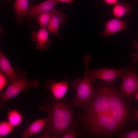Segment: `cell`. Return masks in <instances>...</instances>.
Masks as SVG:
<instances>
[{
  "label": "cell",
  "instance_id": "6da1fadb",
  "mask_svg": "<svg viewBox=\"0 0 138 138\" xmlns=\"http://www.w3.org/2000/svg\"><path fill=\"white\" fill-rule=\"evenodd\" d=\"M39 109L46 113L48 120L40 137L61 138L66 130L72 128L74 121L73 108L66 100L53 99Z\"/></svg>",
  "mask_w": 138,
  "mask_h": 138
},
{
  "label": "cell",
  "instance_id": "7a4b0ae2",
  "mask_svg": "<svg viewBox=\"0 0 138 138\" xmlns=\"http://www.w3.org/2000/svg\"><path fill=\"white\" fill-rule=\"evenodd\" d=\"M91 57V56L88 54L85 55L84 57L85 68L83 78L82 79L77 78L71 83V86L75 91L73 104L74 106L79 108H82L86 103L87 104L91 98L95 94L88 72V64Z\"/></svg>",
  "mask_w": 138,
  "mask_h": 138
},
{
  "label": "cell",
  "instance_id": "3957f363",
  "mask_svg": "<svg viewBox=\"0 0 138 138\" xmlns=\"http://www.w3.org/2000/svg\"><path fill=\"white\" fill-rule=\"evenodd\" d=\"M85 121L92 131L106 136L114 134L121 126L111 116L106 114L85 116Z\"/></svg>",
  "mask_w": 138,
  "mask_h": 138
},
{
  "label": "cell",
  "instance_id": "277c9868",
  "mask_svg": "<svg viewBox=\"0 0 138 138\" xmlns=\"http://www.w3.org/2000/svg\"><path fill=\"white\" fill-rule=\"evenodd\" d=\"M110 86H104L97 89L87 104L85 116L106 114L112 116L110 109Z\"/></svg>",
  "mask_w": 138,
  "mask_h": 138
},
{
  "label": "cell",
  "instance_id": "5b68a950",
  "mask_svg": "<svg viewBox=\"0 0 138 138\" xmlns=\"http://www.w3.org/2000/svg\"><path fill=\"white\" fill-rule=\"evenodd\" d=\"M39 83V81L37 79L30 81L24 75V73L22 75H19L17 79L11 83L6 90L0 96V107H4L7 101L16 96L26 89L30 87L37 88L38 86Z\"/></svg>",
  "mask_w": 138,
  "mask_h": 138
},
{
  "label": "cell",
  "instance_id": "8992f818",
  "mask_svg": "<svg viewBox=\"0 0 138 138\" xmlns=\"http://www.w3.org/2000/svg\"><path fill=\"white\" fill-rule=\"evenodd\" d=\"M110 109L112 117L121 126L128 118V109L120 95L112 86L110 92Z\"/></svg>",
  "mask_w": 138,
  "mask_h": 138
},
{
  "label": "cell",
  "instance_id": "52a82bcc",
  "mask_svg": "<svg viewBox=\"0 0 138 138\" xmlns=\"http://www.w3.org/2000/svg\"><path fill=\"white\" fill-rule=\"evenodd\" d=\"M120 90L129 98L138 91V75L134 69L129 70L122 76Z\"/></svg>",
  "mask_w": 138,
  "mask_h": 138
},
{
  "label": "cell",
  "instance_id": "ba28073f",
  "mask_svg": "<svg viewBox=\"0 0 138 138\" xmlns=\"http://www.w3.org/2000/svg\"><path fill=\"white\" fill-rule=\"evenodd\" d=\"M128 70H117L106 68L93 70L88 69V72L91 83L94 84L95 80L99 79L107 82H112L116 78L120 77L122 73Z\"/></svg>",
  "mask_w": 138,
  "mask_h": 138
},
{
  "label": "cell",
  "instance_id": "9c48e42d",
  "mask_svg": "<svg viewBox=\"0 0 138 138\" xmlns=\"http://www.w3.org/2000/svg\"><path fill=\"white\" fill-rule=\"evenodd\" d=\"M58 2L57 0H46L37 4H30L27 16L28 25L32 26L33 24L31 20L33 18L41 14L52 10Z\"/></svg>",
  "mask_w": 138,
  "mask_h": 138
},
{
  "label": "cell",
  "instance_id": "30bf717a",
  "mask_svg": "<svg viewBox=\"0 0 138 138\" xmlns=\"http://www.w3.org/2000/svg\"><path fill=\"white\" fill-rule=\"evenodd\" d=\"M105 28L104 31L99 33L100 36L107 39L112 35L128 28V24L125 20L119 18H114L104 22Z\"/></svg>",
  "mask_w": 138,
  "mask_h": 138
},
{
  "label": "cell",
  "instance_id": "8fae6325",
  "mask_svg": "<svg viewBox=\"0 0 138 138\" xmlns=\"http://www.w3.org/2000/svg\"><path fill=\"white\" fill-rule=\"evenodd\" d=\"M49 31L46 28H41L37 32H33L31 40L35 42L36 49L40 50H45L48 49L50 43L49 39Z\"/></svg>",
  "mask_w": 138,
  "mask_h": 138
},
{
  "label": "cell",
  "instance_id": "7c38bea8",
  "mask_svg": "<svg viewBox=\"0 0 138 138\" xmlns=\"http://www.w3.org/2000/svg\"><path fill=\"white\" fill-rule=\"evenodd\" d=\"M45 87L51 91L54 98L57 100L63 99L68 88V84L65 81L55 82L50 80L45 84Z\"/></svg>",
  "mask_w": 138,
  "mask_h": 138
},
{
  "label": "cell",
  "instance_id": "4fadbf2b",
  "mask_svg": "<svg viewBox=\"0 0 138 138\" xmlns=\"http://www.w3.org/2000/svg\"><path fill=\"white\" fill-rule=\"evenodd\" d=\"M66 16L59 9H55L51 17L47 29L54 35L59 36V26L65 23Z\"/></svg>",
  "mask_w": 138,
  "mask_h": 138
},
{
  "label": "cell",
  "instance_id": "5bb4252c",
  "mask_svg": "<svg viewBox=\"0 0 138 138\" xmlns=\"http://www.w3.org/2000/svg\"><path fill=\"white\" fill-rule=\"evenodd\" d=\"M29 5V0H15L13 9L15 13L14 18L18 24H21L27 17Z\"/></svg>",
  "mask_w": 138,
  "mask_h": 138
},
{
  "label": "cell",
  "instance_id": "9a60e30c",
  "mask_svg": "<svg viewBox=\"0 0 138 138\" xmlns=\"http://www.w3.org/2000/svg\"><path fill=\"white\" fill-rule=\"evenodd\" d=\"M0 68L1 71L8 78L11 83L16 80L19 77V75L13 68L1 48L0 50Z\"/></svg>",
  "mask_w": 138,
  "mask_h": 138
},
{
  "label": "cell",
  "instance_id": "2e32d148",
  "mask_svg": "<svg viewBox=\"0 0 138 138\" xmlns=\"http://www.w3.org/2000/svg\"><path fill=\"white\" fill-rule=\"evenodd\" d=\"M48 121L47 117L35 121L24 130L21 134L22 137L28 138L38 133L45 128Z\"/></svg>",
  "mask_w": 138,
  "mask_h": 138
},
{
  "label": "cell",
  "instance_id": "e0dca14e",
  "mask_svg": "<svg viewBox=\"0 0 138 138\" xmlns=\"http://www.w3.org/2000/svg\"><path fill=\"white\" fill-rule=\"evenodd\" d=\"M131 11L130 5L128 3H122L118 2L114 5L112 12L116 18H119L129 14Z\"/></svg>",
  "mask_w": 138,
  "mask_h": 138
},
{
  "label": "cell",
  "instance_id": "ac0fdd59",
  "mask_svg": "<svg viewBox=\"0 0 138 138\" xmlns=\"http://www.w3.org/2000/svg\"><path fill=\"white\" fill-rule=\"evenodd\" d=\"M8 121L15 127L20 125L22 121V117L20 113L15 109L9 110L7 112Z\"/></svg>",
  "mask_w": 138,
  "mask_h": 138
},
{
  "label": "cell",
  "instance_id": "d6986e66",
  "mask_svg": "<svg viewBox=\"0 0 138 138\" xmlns=\"http://www.w3.org/2000/svg\"><path fill=\"white\" fill-rule=\"evenodd\" d=\"M55 9L54 8L50 12L41 14L36 17V22L39 24L40 28L47 29Z\"/></svg>",
  "mask_w": 138,
  "mask_h": 138
},
{
  "label": "cell",
  "instance_id": "ffe728a7",
  "mask_svg": "<svg viewBox=\"0 0 138 138\" xmlns=\"http://www.w3.org/2000/svg\"><path fill=\"white\" fill-rule=\"evenodd\" d=\"M15 127L8 121H2L0 123V137L6 136L10 133Z\"/></svg>",
  "mask_w": 138,
  "mask_h": 138
},
{
  "label": "cell",
  "instance_id": "44dd1931",
  "mask_svg": "<svg viewBox=\"0 0 138 138\" xmlns=\"http://www.w3.org/2000/svg\"><path fill=\"white\" fill-rule=\"evenodd\" d=\"M120 138H138V129L131 130L128 132L118 135Z\"/></svg>",
  "mask_w": 138,
  "mask_h": 138
},
{
  "label": "cell",
  "instance_id": "7402d4cb",
  "mask_svg": "<svg viewBox=\"0 0 138 138\" xmlns=\"http://www.w3.org/2000/svg\"><path fill=\"white\" fill-rule=\"evenodd\" d=\"M78 136V134L72 128H70L66 130L61 138H75Z\"/></svg>",
  "mask_w": 138,
  "mask_h": 138
},
{
  "label": "cell",
  "instance_id": "603a6c76",
  "mask_svg": "<svg viewBox=\"0 0 138 138\" xmlns=\"http://www.w3.org/2000/svg\"><path fill=\"white\" fill-rule=\"evenodd\" d=\"M6 76L1 71L0 72V91L3 89L7 83Z\"/></svg>",
  "mask_w": 138,
  "mask_h": 138
},
{
  "label": "cell",
  "instance_id": "cb8c5ba5",
  "mask_svg": "<svg viewBox=\"0 0 138 138\" xmlns=\"http://www.w3.org/2000/svg\"><path fill=\"white\" fill-rule=\"evenodd\" d=\"M132 43L134 47L137 50V53H133L132 54V55L134 56L132 61L133 62H135L138 61V41L135 40H134L133 41Z\"/></svg>",
  "mask_w": 138,
  "mask_h": 138
},
{
  "label": "cell",
  "instance_id": "d4e9b609",
  "mask_svg": "<svg viewBox=\"0 0 138 138\" xmlns=\"http://www.w3.org/2000/svg\"><path fill=\"white\" fill-rule=\"evenodd\" d=\"M108 5H114L118 2V0H103Z\"/></svg>",
  "mask_w": 138,
  "mask_h": 138
},
{
  "label": "cell",
  "instance_id": "484cf974",
  "mask_svg": "<svg viewBox=\"0 0 138 138\" xmlns=\"http://www.w3.org/2000/svg\"><path fill=\"white\" fill-rule=\"evenodd\" d=\"M133 118L135 120H138V109H135L133 113Z\"/></svg>",
  "mask_w": 138,
  "mask_h": 138
},
{
  "label": "cell",
  "instance_id": "4316f807",
  "mask_svg": "<svg viewBox=\"0 0 138 138\" xmlns=\"http://www.w3.org/2000/svg\"><path fill=\"white\" fill-rule=\"evenodd\" d=\"M58 2H61L71 4L73 3L74 0H57Z\"/></svg>",
  "mask_w": 138,
  "mask_h": 138
},
{
  "label": "cell",
  "instance_id": "83f0119b",
  "mask_svg": "<svg viewBox=\"0 0 138 138\" xmlns=\"http://www.w3.org/2000/svg\"><path fill=\"white\" fill-rule=\"evenodd\" d=\"M135 98L138 101V91L135 94Z\"/></svg>",
  "mask_w": 138,
  "mask_h": 138
},
{
  "label": "cell",
  "instance_id": "f1b7e54d",
  "mask_svg": "<svg viewBox=\"0 0 138 138\" xmlns=\"http://www.w3.org/2000/svg\"><path fill=\"white\" fill-rule=\"evenodd\" d=\"M7 1L8 2H10L11 0H7Z\"/></svg>",
  "mask_w": 138,
  "mask_h": 138
}]
</instances>
